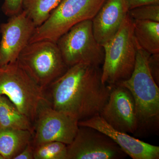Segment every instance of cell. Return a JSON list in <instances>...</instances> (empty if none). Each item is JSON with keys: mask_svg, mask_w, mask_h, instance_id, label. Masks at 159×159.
Segmentation results:
<instances>
[{"mask_svg": "<svg viewBox=\"0 0 159 159\" xmlns=\"http://www.w3.org/2000/svg\"><path fill=\"white\" fill-rule=\"evenodd\" d=\"M78 122L74 117L54 109L48 101H45L40 106L34 120L31 144L34 147L51 142L69 145L77 134Z\"/></svg>", "mask_w": 159, "mask_h": 159, "instance_id": "cell-8", "label": "cell"}, {"mask_svg": "<svg viewBox=\"0 0 159 159\" xmlns=\"http://www.w3.org/2000/svg\"><path fill=\"white\" fill-rule=\"evenodd\" d=\"M36 28L23 10L0 25V66L17 60L21 51L29 44Z\"/></svg>", "mask_w": 159, "mask_h": 159, "instance_id": "cell-10", "label": "cell"}, {"mask_svg": "<svg viewBox=\"0 0 159 159\" xmlns=\"http://www.w3.org/2000/svg\"><path fill=\"white\" fill-rule=\"evenodd\" d=\"M28 130L0 127V154L5 159H14L32 140Z\"/></svg>", "mask_w": 159, "mask_h": 159, "instance_id": "cell-14", "label": "cell"}, {"mask_svg": "<svg viewBox=\"0 0 159 159\" xmlns=\"http://www.w3.org/2000/svg\"><path fill=\"white\" fill-rule=\"evenodd\" d=\"M34 159H67V145L51 142L34 147Z\"/></svg>", "mask_w": 159, "mask_h": 159, "instance_id": "cell-18", "label": "cell"}, {"mask_svg": "<svg viewBox=\"0 0 159 159\" xmlns=\"http://www.w3.org/2000/svg\"><path fill=\"white\" fill-rule=\"evenodd\" d=\"M148 67L154 80L159 85V54H150L148 58Z\"/></svg>", "mask_w": 159, "mask_h": 159, "instance_id": "cell-21", "label": "cell"}, {"mask_svg": "<svg viewBox=\"0 0 159 159\" xmlns=\"http://www.w3.org/2000/svg\"><path fill=\"white\" fill-rule=\"evenodd\" d=\"M0 127L34 132L33 123L4 95H0Z\"/></svg>", "mask_w": 159, "mask_h": 159, "instance_id": "cell-16", "label": "cell"}, {"mask_svg": "<svg viewBox=\"0 0 159 159\" xmlns=\"http://www.w3.org/2000/svg\"><path fill=\"white\" fill-rule=\"evenodd\" d=\"M78 125L89 126L108 136L127 156L133 159H159V147L130 136L115 129L99 115L78 122Z\"/></svg>", "mask_w": 159, "mask_h": 159, "instance_id": "cell-12", "label": "cell"}, {"mask_svg": "<svg viewBox=\"0 0 159 159\" xmlns=\"http://www.w3.org/2000/svg\"><path fill=\"white\" fill-rule=\"evenodd\" d=\"M61 0H23L22 10L34 23L36 28L48 18Z\"/></svg>", "mask_w": 159, "mask_h": 159, "instance_id": "cell-17", "label": "cell"}, {"mask_svg": "<svg viewBox=\"0 0 159 159\" xmlns=\"http://www.w3.org/2000/svg\"><path fill=\"white\" fill-rule=\"evenodd\" d=\"M23 0H4L2 11L6 16L11 17L22 11Z\"/></svg>", "mask_w": 159, "mask_h": 159, "instance_id": "cell-20", "label": "cell"}, {"mask_svg": "<svg viewBox=\"0 0 159 159\" xmlns=\"http://www.w3.org/2000/svg\"><path fill=\"white\" fill-rule=\"evenodd\" d=\"M31 142L19 154L15 157L14 159H34V147Z\"/></svg>", "mask_w": 159, "mask_h": 159, "instance_id": "cell-22", "label": "cell"}, {"mask_svg": "<svg viewBox=\"0 0 159 159\" xmlns=\"http://www.w3.org/2000/svg\"><path fill=\"white\" fill-rule=\"evenodd\" d=\"M0 95L8 97L33 124L40 106L48 101L44 91L23 70L17 60L0 66Z\"/></svg>", "mask_w": 159, "mask_h": 159, "instance_id": "cell-4", "label": "cell"}, {"mask_svg": "<svg viewBox=\"0 0 159 159\" xmlns=\"http://www.w3.org/2000/svg\"><path fill=\"white\" fill-rule=\"evenodd\" d=\"M128 13L133 20H150L159 22V4L139 6L129 10Z\"/></svg>", "mask_w": 159, "mask_h": 159, "instance_id": "cell-19", "label": "cell"}, {"mask_svg": "<svg viewBox=\"0 0 159 159\" xmlns=\"http://www.w3.org/2000/svg\"><path fill=\"white\" fill-rule=\"evenodd\" d=\"M17 61L44 92L69 68L56 43L45 40L29 43Z\"/></svg>", "mask_w": 159, "mask_h": 159, "instance_id": "cell-5", "label": "cell"}, {"mask_svg": "<svg viewBox=\"0 0 159 159\" xmlns=\"http://www.w3.org/2000/svg\"><path fill=\"white\" fill-rule=\"evenodd\" d=\"M150 55L138 45L132 74L117 84L126 88L133 97L137 121L134 134L138 137L156 133L159 129V88L148 67Z\"/></svg>", "mask_w": 159, "mask_h": 159, "instance_id": "cell-2", "label": "cell"}, {"mask_svg": "<svg viewBox=\"0 0 159 159\" xmlns=\"http://www.w3.org/2000/svg\"><path fill=\"white\" fill-rule=\"evenodd\" d=\"M133 20L134 37L138 46L150 54H159V22Z\"/></svg>", "mask_w": 159, "mask_h": 159, "instance_id": "cell-15", "label": "cell"}, {"mask_svg": "<svg viewBox=\"0 0 159 159\" xmlns=\"http://www.w3.org/2000/svg\"><path fill=\"white\" fill-rule=\"evenodd\" d=\"M106 1L61 0L48 18L35 29L29 43L44 40L56 43L62 34L76 24L86 20H92Z\"/></svg>", "mask_w": 159, "mask_h": 159, "instance_id": "cell-6", "label": "cell"}, {"mask_svg": "<svg viewBox=\"0 0 159 159\" xmlns=\"http://www.w3.org/2000/svg\"><path fill=\"white\" fill-rule=\"evenodd\" d=\"M126 0H106L92 19L93 32L103 46L117 34L128 14Z\"/></svg>", "mask_w": 159, "mask_h": 159, "instance_id": "cell-13", "label": "cell"}, {"mask_svg": "<svg viewBox=\"0 0 159 159\" xmlns=\"http://www.w3.org/2000/svg\"><path fill=\"white\" fill-rule=\"evenodd\" d=\"M129 10L139 6L151 4H159V0H126Z\"/></svg>", "mask_w": 159, "mask_h": 159, "instance_id": "cell-23", "label": "cell"}, {"mask_svg": "<svg viewBox=\"0 0 159 159\" xmlns=\"http://www.w3.org/2000/svg\"><path fill=\"white\" fill-rule=\"evenodd\" d=\"M0 25H1V24H0Z\"/></svg>", "mask_w": 159, "mask_h": 159, "instance_id": "cell-25", "label": "cell"}, {"mask_svg": "<svg viewBox=\"0 0 159 159\" xmlns=\"http://www.w3.org/2000/svg\"><path fill=\"white\" fill-rule=\"evenodd\" d=\"M100 66L79 63L69 67L44 91L56 110L83 121L99 115L112 85L102 83Z\"/></svg>", "mask_w": 159, "mask_h": 159, "instance_id": "cell-1", "label": "cell"}, {"mask_svg": "<svg viewBox=\"0 0 159 159\" xmlns=\"http://www.w3.org/2000/svg\"><path fill=\"white\" fill-rule=\"evenodd\" d=\"M67 147V159H123L127 157L108 136L89 126H79Z\"/></svg>", "mask_w": 159, "mask_h": 159, "instance_id": "cell-9", "label": "cell"}, {"mask_svg": "<svg viewBox=\"0 0 159 159\" xmlns=\"http://www.w3.org/2000/svg\"><path fill=\"white\" fill-rule=\"evenodd\" d=\"M99 116L119 131L134 134L136 131L134 101L130 92L122 86L112 85L108 101Z\"/></svg>", "mask_w": 159, "mask_h": 159, "instance_id": "cell-11", "label": "cell"}, {"mask_svg": "<svg viewBox=\"0 0 159 159\" xmlns=\"http://www.w3.org/2000/svg\"><path fill=\"white\" fill-rule=\"evenodd\" d=\"M0 159H5V157L1 154H0Z\"/></svg>", "mask_w": 159, "mask_h": 159, "instance_id": "cell-24", "label": "cell"}, {"mask_svg": "<svg viewBox=\"0 0 159 159\" xmlns=\"http://www.w3.org/2000/svg\"><path fill=\"white\" fill-rule=\"evenodd\" d=\"M56 43L68 68L79 63L98 66L103 64L104 49L95 39L91 20L76 24L62 34Z\"/></svg>", "mask_w": 159, "mask_h": 159, "instance_id": "cell-7", "label": "cell"}, {"mask_svg": "<svg viewBox=\"0 0 159 159\" xmlns=\"http://www.w3.org/2000/svg\"><path fill=\"white\" fill-rule=\"evenodd\" d=\"M102 47V83L116 85L129 78L134 68L138 45L134 37L133 20L128 13L117 34Z\"/></svg>", "mask_w": 159, "mask_h": 159, "instance_id": "cell-3", "label": "cell"}]
</instances>
